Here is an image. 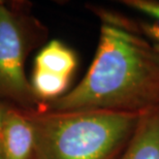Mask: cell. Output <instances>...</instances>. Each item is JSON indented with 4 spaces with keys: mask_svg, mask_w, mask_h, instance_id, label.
I'll return each mask as SVG.
<instances>
[{
    "mask_svg": "<svg viewBox=\"0 0 159 159\" xmlns=\"http://www.w3.org/2000/svg\"><path fill=\"white\" fill-rule=\"evenodd\" d=\"M142 35L146 36V39L153 41V43L159 46V24L150 23V22H141L139 24V28L136 29Z\"/></svg>",
    "mask_w": 159,
    "mask_h": 159,
    "instance_id": "9",
    "label": "cell"
},
{
    "mask_svg": "<svg viewBox=\"0 0 159 159\" xmlns=\"http://www.w3.org/2000/svg\"><path fill=\"white\" fill-rule=\"evenodd\" d=\"M8 106H9L8 103L0 100V159H3V153H2V123H3V118H4L5 111L8 107Z\"/></svg>",
    "mask_w": 159,
    "mask_h": 159,
    "instance_id": "10",
    "label": "cell"
},
{
    "mask_svg": "<svg viewBox=\"0 0 159 159\" xmlns=\"http://www.w3.org/2000/svg\"><path fill=\"white\" fill-rule=\"evenodd\" d=\"M157 46H158V44H157ZM158 47H159V46H158Z\"/></svg>",
    "mask_w": 159,
    "mask_h": 159,
    "instance_id": "11",
    "label": "cell"
},
{
    "mask_svg": "<svg viewBox=\"0 0 159 159\" xmlns=\"http://www.w3.org/2000/svg\"><path fill=\"white\" fill-rule=\"evenodd\" d=\"M70 78L34 68L30 85L35 97L43 104L58 99L67 90Z\"/></svg>",
    "mask_w": 159,
    "mask_h": 159,
    "instance_id": "7",
    "label": "cell"
},
{
    "mask_svg": "<svg viewBox=\"0 0 159 159\" xmlns=\"http://www.w3.org/2000/svg\"><path fill=\"white\" fill-rule=\"evenodd\" d=\"M35 159H117L142 114L107 110L28 111Z\"/></svg>",
    "mask_w": 159,
    "mask_h": 159,
    "instance_id": "2",
    "label": "cell"
},
{
    "mask_svg": "<svg viewBox=\"0 0 159 159\" xmlns=\"http://www.w3.org/2000/svg\"><path fill=\"white\" fill-rule=\"evenodd\" d=\"M124 5L130 7L133 11H138L159 24V2L153 0H124Z\"/></svg>",
    "mask_w": 159,
    "mask_h": 159,
    "instance_id": "8",
    "label": "cell"
},
{
    "mask_svg": "<svg viewBox=\"0 0 159 159\" xmlns=\"http://www.w3.org/2000/svg\"><path fill=\"white\" fill-rule=\"evenodd\" d=\"M99 16L102 25L88 71L75 88L40 110L142 114L159 107V47L126 20L107 11Z\"/></svg>",
    "mask_w": 159,
    "mask_h": 159,
    "instance_id": "1",
    "label": "cell"
},
{
    "mask_svg": "<svg viewBox=\"0 0 159 159\" xmlns=\"http://www.w3.org/2000/svg\"><path fill=\"white\" fill-rule=\"evenodd\" d=\"M117 159H159V107L142 113L131 139Z\"/></svg>",
    "mask_w": 159,
    "mask_h": 159,
    "instance_id": "5",
    "label": "cell"
},
{
    "mask_svg": "<svg viewBox=\"0 0 159 159\" xmlns=\"http://www.w3.org/2000/svg\"><path fill=\"white\" fill-rule=\"evenodd\" d=\"M3 159H35V132L28 111L8 106L2 123Z\"/></svg>",
    "mask_w": 159,
    "mask_h": 159,
    "instance_id": "4",
    "label": "cell"
},
{
    "mask_svg": "<svg viewBox=\"0 0 159 159\" xmlns=\"http://www.w3.org/2000/svg\"><path fill=\"white\" fill-rule=\"evenodd\" d=\"M36 29L32 19L0 1V100L26 111L43 107L25 72Z\"/></svg>",
    "mask_w": 159,
    "mask_h": 159,
    "instance_id": "3",
    "label": "cell"
},
{
    "mask_svg": "<svg viewBox=\"0 0 159 159\" xmlns=\"http://www.w3.org/2000/svg\"><path fill=\"white\" fill-rule=\"evenodd\" d=\"M75 53L58 39L48 43L34 59V68L70 78L77 68Z\"/></svg>",
    "mask_w": 159,
    "mask_h": 159,
    "instance_id": "6",
    "label": "cell"
}]
</instances>
